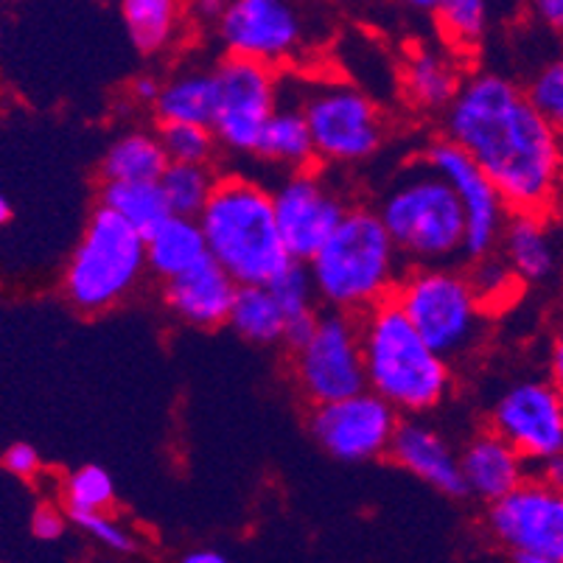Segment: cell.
<instances>
[{
	"label": "cell",
	"mask_w": 563,
	"mask_h": 563,
	"mask_svg": "<svg viewBox=\"0 0 563 563\" xmlns=\"http://www.w3.org/2000/svg\"><path fill=\"white\" fill-rule=\"evenodd\" d=\"M443 135L477 161L510 211H547L563 202V141L510 76L465 74L443 112Z\"/></svg>",
	"instance_id": "6da1fadb"
},
{
	"label": "cell",
	"mask_w": 563,
	"mask_h": 563,
	"mask_svg": "<svg viewBox=\"0 0 563 563\" xmlns=\"http://www.w3.org/2000/svg\"><path fill=\"white\" fill-rule=\"evenodd\" d=\"M197 219L208 255L235 284H269L291 264L275 217L273 188L250 174H217L211 199Z\"/></svg>",
	"instance_id": "7a4b0ae2"
},
{
	"label": "cell",
	"mask_w": 563,
	"mask_h": 563,
	"mask_svg": "<svg viewBox=\"0 0 563 563\" xmlns=\"http://www.w3.org/2000/svg\"><path fill=\"white\" fill-rule=\"evenodd\" d=\"M367 390L401 415H427L452 396L454 371L393 298L360 317Z\"/></svg>",
	"instance_id": "3957f363"
},
{
	"label": "cell",
	"mask_w": 563,
	"mask_h": 563,
	"mask_svg": "<svg viewBox=\"0 0 563 563\" xmlns=\"http://www.w3.org/2000/svg\"><path fill=\"white\" fill-rule=\"evenodd\" d=\"M317 300L322 309L362 317L393 298L398 280L407 273V261L398 253L376 208L351 205L329 242L309 261Z\"/></svg>",
	"instance_id": "277c9868"
},
{
	"label": "cell",
	"mask_w": 563,
	"mask_h": 563,
	"mask_svg": "<svg viewBox=\"0 0 563 563\" xmlns=\"http://www.w3.org/2000/svg\"><path fill=\"white\" fill-rule=\"evenodd\" d=\"M376 213L407 266L454 264L465 255L463 205L423 157L384 186Z\"/></svg>",
	"instance_id": "5b68a950"
},
{
	"label": "cell",
	"mask_w": 563,
	"mask_h": 563,
	"mask_svg": "<svg viewBox=\"0 0 563 563\" xmlns=\"http://www.w3.org/2000/svg\"><path fill=\"white\" fill-rule=\"evenodd\" d=\"M146 273L150 264L141 230L99 205L70 253L63 291L81 314H104L130 300Z\"/></svg>",
	"instance_id": "8992f818"
},
{
	"label": "cell",
	"mask_w": 563,
	"mask_h": 563,
	"mask_svg": "<svg viewBox=\"0 0 563 563\" xmlns=\"http://www.w3.org/2000/svg\"><path fill=\"white\" fill-rule=\"evenodd\" d=\"M393 300L423 340L449 362L468 360L483 345L490 309L460 266H407Z\"/></svg>",
	"instance_id": "52a82bcc"
},
{
	"label": "cell",
	"mask_w": 563,
	"mask_h": 563,
	"mask_svg": "<svg viewBox=\"0 0 563 563\" xmlns=\"http://www.w3.org/2000/svg\"><path fill=\"white\" fill-rule=\"evenodd\" d=\"M217 37L224 54L278 70L329 40V12L320 0H230Z\"/></svg>",
	"instance_id": "ba28073f"
},
{
	"label": "cell",
	"mask_w": 563,
	"mask_h": 563,
	"mask_svg": "<svg viewBox=\"0 0 563 563\" xmlns=\"http://www.w3.org/2000/svg\"><path fill=\"white\" fill-rule=\"evenodd\" d=\"M286 85L303 107L317 163L360 166L382 152L390 126L382 107L362 87L342 79H298Z\"/></svg>",
	"instance_id": "9c48e42d"
},
{
	"label": "cell",
	"mask_w": 563,
	"mask_h": 563,
	"mask_svg": "<svg viewBox=\"0 0 563 563\" xmlns=\"http://www.w3.org/2000/svg\"><path fill=\"white\" fill-rule=\"evenodd\" d=\"M291 347V378L300 396L314 404L365 390L360 317L320 309L314 325Z\"/></svg>",
	"instance_id": "30bf717a"
},
{
	"label": "cell",
	"mask_w": 563,
	"mask_h": 563,
	"mask_svg": "<svg viewBox=\"0 0 563 563\" xmlns=\"http://www.w3.org/2000/svg\"><path fill=\"white\" fill-rule=\"evenodd\" d=\"M485 532L519 563H563V488L530 474L510 494L490 501Z\"/></svg>",
	"instance_id": "8fae6325"
},
{
	"label": "cell",
	"mask_w": 563,
	"mask_h": 563,
	"mask_svg": "<svg viewBox=\"0 0 563 563\" xmlns=\"http://www.w3.org/2000/svg\"><path fill=\"white\" fill-rule=\"evenodd\" d=\"M217 76V107L211 130L224 152L255 157L261 132L280 101V76L255 59L224 54L213 65Z\"/></svg>",
	"instance_id": "7c38bea8"
},
{
	"label": "cell",
	"mask_w": 563,
	"mask_h": 563,
	"mask_svg": "<svg viewBox=\"0 0 563 563\" xmlns=\"http://www.w3.org/2000/svg\"><path fill=\"white\" fill-rule=\"evenodd\" d=\"M398 421L401 412L365 387L336 401L314 404L309 432L317 446L340 463H371L390 454Z\"/></svg>",
	"instance_id": "4fadbf2b"
},
{
	"label": "cell",
	"mask_w": 563,
	"mask_h": 563,
	"mask_svg": "<svg viewBox=\"0 0 563 563\" xmlns=\"http://www.w3.org/2000/svg\"><path fill=\"white\" fill-rule=\"evenodd\" d=\"M273 202L286 250L291 261L303 264L329 242L353 205L347 194L329 180V174L314 166L284 172L273 186Z\"/></svg>",
	"instance_id": "5bb4252c"
},
{
	"label": "cell",
	"mask_w": 563,
	"mask_h": 563,
	"mask_svg": "<svg viewBox=\"0 0 563 563\" xmlns=\"http://www.w3.org/2000/svg\"><path fill=\"white\" fill-rule=\"evenodd\" d=\"M423 161L452 186L463 205L465 217V258H483L496 253L501 239V230L510 217V205L499 194V188L490 183L488 174L477 166V161L446 135L427 143L421 152Z\"/></svg>",
	"instance_id": "9a60e30c"
},
{
	"label": "cell",
	"mask_w": 563,
	"mask_h": 563,
	"mask_svg": "<svg viewBox=\"0 0 563 563\" xmlns=\"http://www.w3.org/2000/svg\"><path fill=\"white\" fill-rule=\"evenodd\" d=\"M490 429L530 465L563 452V398L550 378H516L490 404Z\"/></svg>",
	"instance_id": "2e32d148"
},
{
	"label": "cell",
	"mask_w": 563,
	"mask_h": 563,
	"mask_svg": "<svg viewBox=\"0 0 563 563\" xmlns=\"http://www.w3.org/2000/svg\"><path fill=\"white\" fill-rule=\"evenodd\" d=\"M496 253L514 269L516 280L532 289L563 280V211H510Z\"/></svg>",
	"instance_id": "e0dca14e"
},
{
	"label": "cell",
	"mask_w": 563,
	"mask_h": 563,
	"mask_svg": "<svg viewBox=\"0 0 563 563\" xmlns=\"http://www.w3.org/2000/svg\"><path fill=\"white\" fill-rule=\"evenodd\" d=\"M387 457L438 494L452 499L468 496L460 471V452L423 415H401Z\"/></svg>",
	"instance_id": "ac0fdd59"
},
{
	"label": "cell",
	"mask_w": 563,
	"mask_h": 563,
	"mask_svg": "<svg viewBox=\"0 0 563 563\" xmlns=\"http://www.w3.org/2000/svg\"><path fill=\"white\" fill-rule=\"evenodd\" d=\"M235 289L239 284L208 255L177 278L163 280V303L191 329H219L228 325Z\"/></svg>",
	"instance_id": "d6986e66"
},
{
	"label": "cell",
	"mask_w": 563,
	"mask_h": 563,
	"mask_svg": "<svg viewBox=\"0 0 563 563\" xmlns=\"http://www.w3.org/2000/svg\"><path fill=\"white\" fill-rule=\"evenodd\" d=\"M460 471H463L465 494L490 505L530 477V463L488 427L471 434L463 443Z\"/></svg>",
	"instance_id": "ffe728a7"
},
{
	"label": "cell",
	"mask_w": 563,
	"mask_h": 563,
	"mask_svg": "<svg viewBox=\"0 0 563 563\" xmlns=\"http://www.w3.org/2000/svg\"><path fill=\"white\" fill-rule=\"evenodd\" d=\"M465 68L460 63V51L452 45H418L404 56L401 93L409 107L427 115H443L460 93Z\"/></svg>",
	"instance_id": "44dd1931"
},
{
	"label": "cell",
	"mask_w": 563,
	"mask_h": 563,
	"mask_svg": "<svg viewBox=\"0 0 563 563\" xmlns=\"http://www.w3.org/2000/svg\"><path fill=\"white\" fill-rule=\"evenodd\" d=\"M255 157L269 166L284 168V172L317 166L314 141H311L309 124H306L303 107H300L298 96L291 93L286 79H280V101L261 132Z\"/></svg>",
	"instance_id": "7402d4cb"
},
{
	"label": "cell",
	"mask_w": 563,
	"mask_h": 563,
	"mask_svg": "<svg viewBox=\"0 0 563 563\" xmlns=\"http://www.w3.org/2000/svg\"><path fill=\"white\" fill-rule=\"evenodd\" d=\"M146 239V264L155 278L168 280L208 258L202 224L197 217L168 213L161 224L143 235Z\"/></svg>",
	"instance_id": "603a6c76"
},
{
	"label": "cell",
	"mask_w": 563,
	"mask_h": 563,
	"mask_svg": "<svg viewBox=\"0 0 563 563\" xmlns=\"http://www.w3.org/2000/svg\"><path fill=\"white\" fill-rule=\"evenodd\" d=\"M217 107V76L213 68L188 65L161 81L155 110L157 124H211Z\"/></svg>",
	"instance_id": "cb8c5ba5"
},
{
	"label": "cell",
	"mask_w": 563,
	"mask_h": 563,
	"mask_svg": "<svg viewBox=\"0 0 563 563\" xmlns=\"http://www.w3.org/2000/svg\"><path fill=\"white\" fill-rule=\"evenodd\" d=\"M118 12L132 45L146 56L174 48L191 20L188 0H118Z\"/></svg>",
	"instance_id": "d4e9b609"
},
{
	"label": "cell",
	"mask_w": 563,
	"mask_h": 563,
	"mask_svg": "<svg viewBox=\"0 0 563 563\" xmlns=\"http://www.w3.org/2000/svg\"><path fill=\"white\" fill-rule=\"evenodd\" d=\"M166 166L168 155L161 135L132 130L110 143V150L101 157V177L104 183H155Z\"/></svg>",
	"instance_id": "484cf974"
},
{
	"label": "cell",
	"mask_w": 563,
	"mask_h": 563,
	"mask_svg": "<svg viewBox=\"0 0 563 563\" xmlns=\"http://www.w3.org/2000/svg\"><path fill=\"white\" fill-rule=\"evenodd\" d=\"M228 325L242 340L261 347L286 342V314L269 284H239Z\"/></svg>",
	"instance_id": "4316f807"
},
{
	"label": "cell",
	"mask_w": 563,
	"mask_h": 563,
	"mask_svg": "<svg viewBox=\"0 0 563 563\" xmlns=\"http://www.w3.org/2000/svg\"><path fill=\"white\" fill-rule=\"evenodd\" d=\"M269 289L275 291V298L286 314V345H295L309 334L317 314H320V300H317L309 266L303 261H291L278 278L269 280Z\"/></svg>",
	"instance_id": "83f0119b"
},
{
	"label": "cell",
	"mask_w": 563,
	"mask_h": 563,
	"mask_svg": "<svg viewBox=\"0 0 563 563\" xmlns=\"http://www.w3.org/2000/svg\"><path fill=\"white\" fill-rule=\"evenodd\" d=\"M496 14V0H440L434 23L443 43L460 54L479 48L488 37Z\"/></svg>",
	"instance_id": "f1b7e54d"
},
{
	"label": "cell",
	"mask_w": 563,
	"mask_h": 563,
	"mask_svg": "<svg viewBox=\"0 0 563 563\" xmlns=\"http://www.w3.org/2000/svg\"><path fill=\"white\" fill-rule=\"evenodd\" d=\"M101 205L110 208L115 217L130 222L132 228L150 233L155 224L168 217V202L163 197L161 183H104L101 188Z\"/></svg>",
	"instance_id": "f546056e"
},
{
	"label": "cell",
	"mask_w": 563,
	"mask_h": 563,
	"mask_svg": "<svg viewBox=\"0 0 563 563\" xmlns=\"http://www.w3.org/2000/svg\"><path fill=\"white\" fill-rule=\"evenodd\" d=\"M157 183L163 188L168 211L180 217H199L217 186V172L213 166H197V163H168Z\"/></svg>",
	"instance_id": "4dcf8cb0"
},
{
	"label": "cell",
	"mask_w": 563,
	"mask_h": 563,
	"mask_svg": "<svg viewBox=\"0 0 563 563\" xmlns=\"http://www.w3.org/2000/svg\"><path fill=\"white\" fill-rule=\"evenodd\" d=\"M168 163H197L213 166L222 146L211 124H161L157 126Z\"/></svg>",
	"instance_id": "1f68e13d"
},
{
	"label": "cell",
	"mask_w": 563,
	"mask_h": 563,
	"mask_svg": "<svg viewBox=\"0 0 563 563\" xmlns=\"http://www.w3.org/2000/svg\"><path fill=\"white\" fill-rule=\"evenodd\" d=\"M63 499L68 514L110 510L115 501V483H112L110 471H104L101 465H81L65 477Z\"/></svg>",
	"instance_id": "d6a6232c"
},
{
	"label": "cell",
	"mask_w": 563,
	"mask_h": 563,
	"mask_svg": "<svg viewBox=\"0 0 563 563\" xmlns=\"http://www.w3.org/2000/svg\"><path fill=\"white\" fill-rule=\"evenodd\" d=\"M525 93L563 141V54L550 56L527 76Z\"/></svg>",
	"instance_id": "836d02e7"
},
{
	"label": "cell",
	"mask_w": 563,
	"mask_h": 563,
	"mask_svg": "<svg viewBox=\"0 0 563 563\" xmlns=\"http://www.w3.org/2000/svg\"><path fill=\"white\" fill-rule=\"evenodd\" d=\"M70 521L85 532L87 539L93 541L101 550L112 552V555H135L137 552V536L132 527L124 521H118L110 510H87V514H68Z\"/></svg>",
	"instance_id": "e575fe53"
},
{
	"label": "cell",
	"mask_w": 563,
	"mask_h": 563,
	"mask_svg": "<svg viewBox=\"0 0 563 563\" xmlns=\"http://www.w3.org/2000/svg\"><path fill=\"white\" fill-rule=\"evenodd\" d=\"M468 278L488 309L508 303V300L514 298V291L521 286L519 280H516L514 269L505 264V258H501L499 253H490L483 255V258L471 261Z\"/></svg>",
	"instance_id": "d590c367"
},
{
	"label": "cell",
	"mask_w": 563,
	"mask_h": 563,
	"mask_svg": "<svg viewBox=\"0 0 563 563\" xmlns=\"http://www.w3.org/2000/svg\"><path fill=\"white\" fill-rule=\"evenodd\" d=\"M0 463H3V468H7L9 474H14V477L20 479H34L40 474V468H43L40 452L32 443H12V446L3 452Z\"/></svg>",
	"instance_id": "8d00e7d4"
},
{
	"label": "cell",
	"mask_w": 563,
	"mask_h": 563,
	"mask_svg": "<svg viewBox=\"0 0 563 563\" xmlns=\"http://www.w3.org/2000/svg\"><path fill=\"white\" fill-rule=\"evenodd\" d=\"M68 519L70 516L63 514L59 508H54V505H40L32 516L34 539L56 541L65 532V527H68Z\"/></svg>",
	"instance_id": "74e56055"
},
{
	"label": "cell",
	"mask_w": 563,
	"mask_h": 563,
	"mask_svg": "<svg viewBox=\"0 0 563 563\" xmlns=\"http://www.w3.org/2000/svg\"><path fill=\"white\" fill-rule=\"evenodd\" d=\"M527 12L544 32L563 40V0H527Z\"/></svg>",
	"instance_id": "f35d334b"
},
{
	"label": "cell",
	"mask_w": 563,
	"mask_h": 563,
	"mask_svg": "<svg viewBox=\"0 0 563 563\" xmlns=\"http://www.w3.org/2000/svg\"><path fill=\"white\" fill-rule=\"evenodd\" d=\"M228 7L230 0H188V18L197 25H211V29H217V23L228 12Z\"/></svg>",
	"instance_id": "ab89813d"
},
{
	"label": "cell",
	"mask_w": 563,
	"mask_h": 563,
	"mask_svg": "<svg viewBox=\"0 0 563 563\" xmlns=\"http://www.w3.org/2000/svg\"><path fill=\"white\" fill-rule=\"evenodd\" d=\"M547 367H550V382L555 384V390L563 398V322L552 331L550 353H547Z\"/></svg>",
	"instance_id": "60d3db41"
},
{
	"label": "cell",
	"mask_w": 563,
	"mask_h": 563,
	"mask_svg": "<svg viewBox=\"0 0 563 563\" xmlns=\"http://www.w3.org/2000/svg\"><path fill=\"white\" fill-rule=\"evenodd\" d=\"M532 477L544 479V483L555 485V488H563V452L552 454V457L541 460V463L530 465Z\"/></svg>",
	"instance_id": "b9f144b4"
},
{
	"label": "cell",
	"mask_w": 563,
	"mask_h": 563,
	"mask_svg": "<svg viewBox=\"0 0 563 563\" xmlns=\"http://www.w3.org/2000/svg\"><path fill=\"white\" fill-rule=\"evenodd\" d=\"M157 93H161V79H155V76H135V79H132L130 96L135 104L152 107L155 104Z\"/></svg>",
	"instance_id": "7bdbcfd3"
},
{
	"label": "cell",
	"mask_w": 563,
	"mask_h": 563,
	"mask_svg": "<svg viewBox=\"0 0 563 563\" xmlns=\"http://www.w3.org/2000/svg\"><path fill=\"white\" fill-rule=\"evenodd\" d=\"M393 3L418 14H434V9L440 7V0H393Z\"/></svg>",
	"instance_id": "ee69618b"
},
{
	"label": "cell",
	"mask_w": 563,
	"mask_h": 563,
	"mask_svg": "<svg viewBox=\"0 0 563 563\" xmlns=\"http://www.w3.org/2000/svg\"><path fill=\"white\" fill-rule=\"evenodd\" d=\"M186 563H224V555L219 550H211V547H205V550L188 552Z\"/></svg>",
	"instance_id": "f6af8a7d"
},
{
	"label": "cell",
	"mask_w": 563,
	"mask_h": 563,
	"mask_svg": "<svg viewBox=\"0 0 563 563\" xmlns=\"http://www.w3.org/2000/svg\"><path fill=\"white\" fill-rule=\"evenodd\" d=\"M12 219V202L0 194V224H7Z\"/></svg>",
	"instance_id": "bcb514c9"
}]
</instances>
